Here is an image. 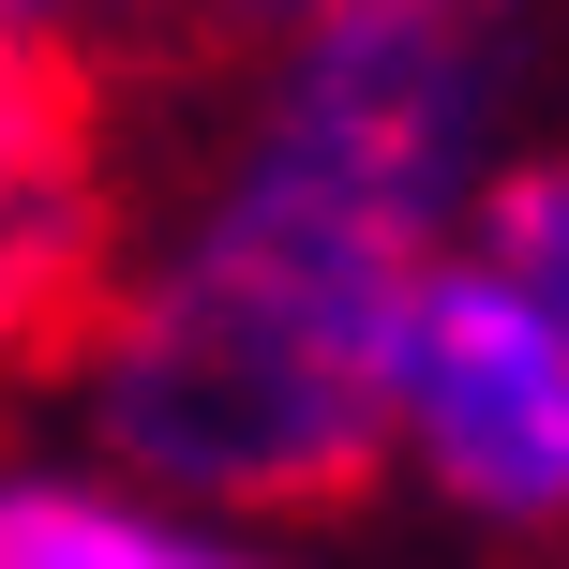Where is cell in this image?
I'll return each instance as SVG.
<instances>
[{
    "label": "cell",
    "mask_w": 569,
    "mask_h": 569,
    "mask_svg": "<svg viewBox=\"0 0 569 569\" xmlns=\"http://www.w3.org/2000/svg\"><path fill=\"white\" fill-rule=\"evenodd\" d=\"M540 136V0H300L210 90H136V196L76 330L30 360L76 450L226 525L375 510L405 284Z\"/></svg>",
    "instance_id": "obj_1"
},
{
    "label": "cell",
    "mask_w": 569,
    "mask_h": 569,
    "mask_svg": "<svg viewBox=\"0 0 569 569\" xmlns=\"http://www.w3.org/2000/svg\"><path fill=\"white\" fill-rule=\"evenodd\" d=\"M375 510H420L465 569L569 540V166L525 136L405 284L375 375Z\"/></svg>",
    "instance_id": "obj_2"
},
{
    "label": "cell",
    "mask_w": 569,
    "mask_h": 569,
    "mask_svg": "<svg viewBox=\"0 0 569 569\" xmlns=\"http://www.w3.org/2000/svg\"><path fill=\"white\" fill-rule=\"evenodd\" d=\"M120 196H136V76L0 60V390H30V360L106 284Z\"/></svg>",
    "instance_id": "obj_3"
},
{
    "label": "cell",
    "mask_w": 569,
    "mask_h": 569,
    "mask_svg": "<svg viewBox=\"0 0 569 569\" xmlns=\"http://www.w3.org/2000/svg\"><path fill=\"white\" fill-rule=\"evenodd\" d=\"M0 569H330V555L300 525L180 510V495L120 480L106 450H76L30 390H0Z\"/></svg>",
    "instance_id": "obj_4"
},
{
    "label": "cell",
    "mask_w": 569,
    "mask_h": 569,
    "mask_svg": "<svg viewBox=\"0 0 569 569\" xmlns=\"http://www.w3.org/2000/svg\"><path fill=\"white\" fill-rule=\"evenodd\" d=\"M0 60H46V76H150V0H0Z\"/></svg>",
    "instance_id": "obj_5"
},
{
    "label": "cell",
    "mask_w": 569,
    "mask_h": 569,
    "mask_svg": "<svg viewBox=\"0 0 569 569\" xmlns=\"http://www.w3.org/2000/svg\"><path fill=\"white\" fill-rule=\"evenodd\" d=\"M270 16H300V0H150V46H180V60H210V46H256Z\"/></svg>",
    "instance_id": "obj_6"
}]
</instances>
